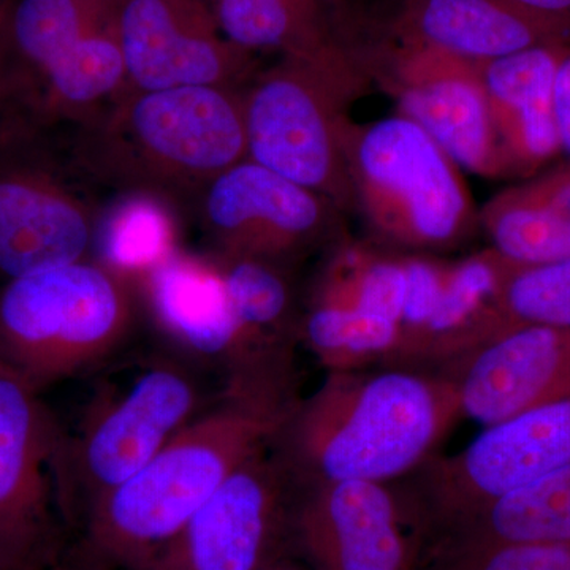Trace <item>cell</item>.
Listing matches in <instances>:
<instances>
[{
	"instance_id": "25",
	"label": "cell",
	"mask_w": 570,
	"mask_h": 570,
	"mask_svg": "<svg viewBox=\"0 0 570 570\" xmlns=\"http://www.w3.org/2000/svg\"><path fill=\"white\" fill-rule=\"evenodd\" d=\"M179 213L145 194H121L100 212L92 258L140 281L179 250Z\"/></svg>"
},
{
	"instance_id": "13",
	"label": "cell",
	"mask_w": 570,
	"mask_h": 570,
	"mask_svg": "<svg viewBox=\"0 0 570 570\" xmlns=\"http://www.w3.org/2000/svg\"><path fill=\"white\" fill-rule=\"evenodd\" d=\"M569 463L570 390L485 426L456 455L431 456L409 487L428 519L444 524Z\"/></svg>"
},
{
	"instance_id": "3",
	"label": "cell",
	"mask_w": 570,
	"mask_h": 570,
	"mask_svg": "<svg viewBox=\"0 0 570 570\" xmlns=\"http://www.w3.org/2000/svg\"><path fill=\"white\" fill-rule=\"evenodd\" d=\"M71 154L80 175L195 214L206 189L247 159L245 88L126 89L78 126Z\"/></svg>"
},
{
	"instance_id": "33",
	"label": "cell",
	"mask_w": 570,
	"mask_h": 570,
	"mask_svg": "<svg viewBox=\"0 0 570 570\" xmlns=\"http://www.w3.org/2000/svg\"><path fill=\"white\" fill-rule=\"evenodd\" d=\"M48 570H91L88 568H85V566L81 564H63V562H58V564L52 566V568Z\"/></svg>"
},
{
	"instance_id": "12",
	"label": "cell",
	"mask_w": 570,
	"mask_h": 570,
	"mask_svg": "<svg viewBox=\"0 0 570 570\" xmlns=\"http://www.w3.org/2000/svg\"><path fill=\"white\" fill-rule=\"evenodd\" d=\"M63 426L40 393L0 367V570L61 562Z\"/></svg>"
},
{
	"instance_id": "27",
	"label": "cell",
	"mask_w": 570,
	"mask_h": 570,
	"mask_svg": "<svg viewBox=\"0 0 570 570\" xmlns=\"http://www.w3.org/2000/svg\"><path fill=\"white\" fill-rule=\"evenodd\" d=\"M504 335L521 326H570V255L539 265H513L501 294Z\"/></svg>"
},
{
	"instance_id": "20",
	"label": "cell",
	"mask_w": 570,
	"mask_h": 570,
	"mask_svg": "<svg viewBox=\"0 0 570 570\" xmlns=\"http://www.w3.org/2000/svg\"><path fill=\"white\" fill-rule=\"evenodd\" d=\"M393 31L401 45L479 63L538 45L564 43L508 0H403Z\"/></svg>"
},
{
	"instance_id": "2",
	"label": "cell",
	"mask_w": 570,
	"mask_h": 570,
	"mask_svg": "<svg viewBox=\"0 0 570 570\" xmlns=\"http://www.w3.org/2000/svg\"><path fill=\"white\" fill-rule=\"evenodd\" d=\"M298 397L223 389L145 468L80 521V564L137 570L228 478L272 444Z\"/></svg>"
},
{
	"instance_id": "16",
	"label": "cell",
	"mask_w": 570,
	"mask_h": 570,
	"mask_svg": "<svg viewBox=\"0 0 570 570\" xmlns=\"http://www.w3.org/2000/svg\"><path fill=\"white\" fill-rule=\"evenodd\" d=\"M389 86L400 115L422 127L461 170L510 178L479 62L401 45L392 58Z\"/></svg>"
},
{
	"instance_id": "22",
	"label": "cell",
	"mask_w": 570,
	"mask_h": 570,
	"mask_svg": "<svg viewBox=\"0 0 570 570\" xmlns=\"http://www.w3.org/2000/svg\"><path fill=\"white\" fill-rule=\"evenodd\" d=\"M491 249L517 265L570 255V159L491 197L479 213Z\"/></svg>"
},
{
	"instance_id": "19",
	"label": "cell",
	"mask_w": 570,
	"mask_h": 570,
	"mask_svg": "<svg viewBox=\"0 0 570 570\" xmlns=\"http://www.w3.org/2000/svg\"><path fill=\"white\" fill-rule=\"evenodd\" d=\"M566 43H547L480 63L510 178H530L562 154L554 81Z\"/></svg>"
},
{
	"instance_id": "18",
	"label": "cell",
	"mask_w": 570,
	"mask_h": 570,
	"mask_svg": "<svg viewBox=\"0 0 570 570\" xmlns=\"http://www.w3.org/2000/svg\"><path fill=\"white\" fill-rule=\"evenodd\" d=\"M466 417L494 425L570 390V326L512 330L439 367Z\"/></svg>"
},
{
	"instance_id": "17",
	"label": "cell",
	"mask_w": 570,
	"mask_h": 570,
	"mask_svg": "<svg viewBox=\"0 0 570 570\" xmlns=\"http://www.w3.org/2000/svg\"><path fill=\"white\" fill-rule=\"evenodd\" d=\"M142 311L168 352L214 373L223 387L254 390L242 330L212 255L179 249L138 281Z\"/></svg>"
},
{
	"instance_id": "5",
	"label": "cell",
	"mask_w": 570,
	"mask_h": 570,
	"mask_svg": "<svg viewBox=\"0 0 570 570\" xmlns=\"http://www.w3.org/2000/svg\"><path fill=\"white\" fill-rule=\"evenodd\" d=\"M141 313L137 281L96 258L14 277L0 288V367L39 393L99 371Z\"/></svg>"
},
{
	"instance_id": "15",
	"label": "cell",
	"mask_w": 570,
	"mask_h": 570,
	"mask_svg": "<svg viewBox=\"0 0 570 570\" xmlns=\"http://www.w3.org/2000/svg\"><path fill=\"white\" fill-rule=\"evenodd\" d=\"M118 33L132 91L250 81L253 52L225 39L209 0H121Z\"/></svg>"
},
{
	"instance_id": "10",
	"label": "cell",
	"mask_w": 570,
	"mask_h": 570,
	"mask_svg": "<svg viewBox=\"0 0 570 570\" xmlns=\"http://www.w3.org/2000/svg\"><path fill=\"white\" fill-rule=\"evenodd\" d=\"M298 493L272 442L137 570H261L283 561L294 550Z\"/></svg>"
},
{
	"instance_id": "31",
	"label": "cell",
	"mask_w": 570,
	"mask_h": 570,
	"mask_svg": "<svg viewBox=\"0 0 570 570\" xmlns=\"http://www.w3.org/2000/svg\"><path fill=\"white\" fill-rule=\"evenodd\" d=\"M3 3L0 0V107L10 99L9 58H7L6 33H3Z\"/></svg>"
},
{
	"instance_id": "6",
	"label": "cell",
	"mask_w": 570,
	"mask_h": 570,
	"mask_svg": "<svg viewBox=\"0 0 570 570\" xmlns=\"http://www.w3.org/2000/svg\"><path fill=\"white\" fill-rule=\"evenodd\" d=\"M360 88L354 59L340 45L283 56L245 88L247 159L354 212L344 140Z\"/></svg>"
},
{
	"instance_id": "8",
	"label": "cell",
	"mask_w": 570,
	"mask_h": 570,
	"mask_svg": "<svg viewBox=\"0 0 570 570\" xmlns=\"http://www.w3.org/2000/svg\"><path fill=\"white\" fill-rule=\"evenodd\" d=\"M121 0H6L10 99L33 124L81 126L121 97Z\"/></svg>"
},
{
	"instance_id": "1",
	"label": "cell",
	"mask_w": 570,
	"mask_h": 570,
	"mask_svg": "<svg viewBox=\"0 0 570 570\" xmlns=\"http://www.w3.org/2000/svg\"><path fill=\"white\" fill-rule=\"evenodd\" d=\"M463 415L459 389L441 373L385 366L328 373L298 397L273 448L298 489L324 483H392L434 455Z\"/></svg>"
},
{
	"instance_id": "30",
	"label": "cell",
	"mask_w": 570,
	"mask_h": 570,
	"mask_svg": "<svg viewBox=\"0 0 570 570\" xmlns=\"http://www.w3.org/2000/svg\"><path fill=\"white\" fill-rule=\"evenodd\" d=\"M554 108L562 154L570 159V48L566 45L554 81Z\"/></svg>"
},
{
	"instance_id": "11",
	"label": "cell",
	"mask_w": 570,
	"mask_h": 570,
	"mask_svg": "<svg viewBox=\"0 0 570 570\" xmlns=\"http://www.w3.org/2000/svg\"><path fill=\"white\" fill-rule=\"evenodd\" d=\"M195 214L213 257L296 268L346 242L344 213L335 204L249 159L224 171Z\"/></svg>"
},
{
	"instance_id": "23",
	"label": "cell",
	"mask_w": 570,
	"mask_h": 570,
	"mask_svg": "<svg viewBox=\"0 0 570 570\" xmlns=\"http://www.w3.org/2000/svg\"><path fill=\"white\" fill-rule=\"evenodd\" d=\"M426 542H570V463L450 521Z\"/></svg>"
},
{
	"instance_id": "28",
	"label": "cell",
	"mask_w": 570,
	"mask_h": 570,
	"mask_svg": "<svg viewBox=\"0 0 570 570\" xmlns=\"http://www.w3.org/2000/svg\"><path fill=\"white\" fill-rule=\"evenodd\" d=\"M419 570H570V542H426Z\"/></svg>"
},
{
	"instance_id": "4",
	"label": "cell",
	"mask_w": 570,
	"mask_h": 570,
	"mask_svg": "<svg viewBox=\"0 0 570 570\" xmlns=\"http://www.w3.org/2000/svg\"><path fill=\"white\" fill-rule=\"evenodd\" d=\"M71 428L63 426L58 475L67 524L145 468L219 393L171 352L111 362Z\"/></svg>"
},
{
	"instance_id": "14",
	"label": "cell",
	"mask_w": 570,
	"mask_h": 570,
	"mask_svg": "<svg viewBox=\"0 0 570 570\" xmlns=\"http://www.w3.org/2000/svg\"><path fill=\"white\" fill-rule=\"evenodd\" d=\"M425 532L392 483L299 489L294 550L311 570H419Z\"/></svg>"
},
{
	"instance_id": "9",
	"label": "cell",
	"mask_w": 570,
	"mask_h": 570,
	"mask_svg": "<svg viewBox=\"0 0 570 570\" xmlns=\"http://www.w3.org/2000/svg\"><path fill=\"white\" fill-rule=\"evenodd\" d=\"M0 127V275L7 281L92 258L100 212L37 142L31 121Z\"/></svg>"
},
{
	"instance_id": "32",
	"label": "cell",
	"mask_w": 570,
	"mask_h": 570,
	"mask_svg": "<svg viewBox=\"0 0 570 570\" xmlns=\"http://www.w3.org/2000/svg\"><path fill=\"white\" fill-rule=\"evenodd\" d=\"M261 570H311V569H303L298 568V566L291 564L287 560L277 561L275 564L266 566V568Z\"/></svg>"
},
{
	"instance_id": "26",
	"label": "cell",
	"mask_w": 570,
	"mask_h": 570,
	"mask_svg": "<svg viewBox=\"0 0 570 570\" xmlns=\"http://www.w3.org/2000/svg\"><path fill=\"white\" fill-rule=\"evenodd\" d=\"M302 344L328 373H344L373 365L396 366L403 333L392 318L305 302Z\"/></svg>"
},
{
	"instance_id": "24",
	"label": "cell",
	"mask_w": 570,
	"mask_h": 570,
	"mask_svg": "<svg viewBox=\"0 0 570 570\" xmlns=\"http://www.w3.org/2000/svg\"><path fill=\"white\" fill-rule=\"evenodd\" d=\"M225 39L247 52L311 56L337 45L324 0H209Z\"/></svg>"
},
{
	"instance_id": "29",
	"label": "cell",
	"mask_w": 570,
	"mask_h": 570,
	"mask_svg": "<svg viewBox=\"0 0 570 570\" xmlns=\"http://www.w3.org/2000/svg\"><path fill=\"white\" fill-rule=\"evenodd\" d=\"M508 2L564 40L570 26V0H508Z\"/></svg>"
},
{
	"instance_id": "7",
	"label": "cell",
	"mask_w": 570,
	"mask_h": 570,
	"mask_svg": "<svg viewBox=\"0 0 570 570\" xmlns=\"http://www.w3.org/2000/svg\"><path fill=\"white\" fill-rule=\"evenodd\" d=\"M344 151L355 209L385 245L428 255L480 227L463 170L406 116L348 122Z\"/></svg>"
},
{
	"instance_id": "21",
	"label": "cell",
	"mask_w": 570,
	"mask_h": 570,
	"mask_svg": "<svg viewBox=\"0 0 570 570\" xmlns=\"http://www.w3.org/2000/svg\"><path fill=\"white\" fill-rule=\"evenodd\" d=\"M513 265L491 247L450 265L441 302L412 337L400 367H441L504 335L501 294Z\"/></svg>"
}]
</instances>
